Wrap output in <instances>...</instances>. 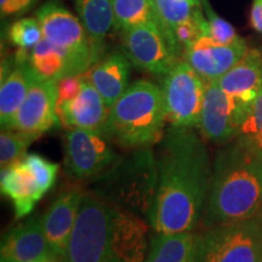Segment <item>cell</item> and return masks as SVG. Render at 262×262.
I'll return each mask as SVG.
<instances>
[{"instance_id":"cell-1","label":"cell","mask_w":262,"mask_h":262,"mask_svg":"<svg viewBox=\"0 0 262 262\" xmlns=\"http://www.w3.org/2000/svg\"><path fill=\"white\" fill-rule=\"evenodd\" d=\"M158 182L148 214L155 233L192 232L204 216L212 165L192 127L170 125L160 140Z\"/></svg>"},{"instance_id":"cell-2","label":"cell","mask_w":262,"mask_h":262,"mask_svg":"<svg viewBox=\"0 0 262 262\" xmlns=\"http://www.w3.org/2000/svg\"><path fill=\"white\" fill-rule=\"evenodd\" d=\"M262 204V150L237 136L216 153L203 226L254 219Z\"/></svg>"},{"instance_id":"cell-3","label":"cell","mask_w":262,"mask_h":262,"mask_svg":"<svg viewBox=\"0 0 262 262\" xmlns=\"http://www.w3.org/2000/svg\"><path fill=\"white\" fill-rule=\"evenodd\" d=\"M165 122L162 88L137 80L110 108L104 135L124 148H150L163 139Z\"/></svg>"},{"instance_id":"cell-4","label":"cell","mask_w":262,"mask_h":262,"mask_svg":"<svg viewBox=\"0 0 262 262\" xmlns=\"http://www.w3.org/2000/svg\"><path fill=\"white\" fill-rule=\"evenodd\" d=\"M101 180L102 185L93 193L114 206L148 217L158 182V165L149 148L135 149L127 158L118 159Z\"/></svg>"},{"instance_id":"cell-5","label":"cell","mask_w":262,"mask_h":262,"mask_svg":"<svg viewBox=\"0 0 262 262\" xmlns=\"http://www.w3.org/2000/svg\"><path fill=\"white\" fill-rule=\"evenodd\" d=\"M195 262H262V226L256 217L205 228L195 234Z\"/></svg>"},{"instance_id":"cell-6","label":"cell","mask_w":262,"mask_h":262,"mask_svg":"<svg viewBox=\"0 0 262 262\" xmlns=\"http://www.w3.org/2000/svg\"><path fill=\"white\" fill-rule=\"evenodd\" d=\"M113 205L95 193H84L68 244V262H114Z\"/></svg>"},{"instance_id":"cell-7","label":"cell","mask_w":262,"mask_h":262,"mask_svg":"<svg viewBox=\"0 0 262 262\" xmlns=\"http://www.w3.org/2000/svg\"><path fill=\"white\" fill-rule=\"evenodd\" d=\"M35 18L42 37L66 51L74 75L83 74L95 64L93 44L80 18L57 3L49 2L37 11Z\"/></svg>"},{"instance_id":"cell-8","label":"cell","mask_w":262,"mask_h":262,"mask_svg":"<svg viewBox=\"0 0 262 262\" xmlns=\"http://www.w3.org/2000/svg\"><path fill=\"white\" fill-rule=\"evenodd\" d=\"M205 86V81L187 62H176L163 79L166 122L175 126H198Z\"/></svg>"},{"instance_id":"cell-9","label":"cell","mask_w":262,"mask_h":262,"mask_svg":"<svg viewBox=\"0 0 262 262\" xmlns=\"http://www.w3.org/2000/svg\"><path fill=\"white\" fill-rule=\"evenodd\" d=\"M104 134L85 129H71L64 137L66 172L74 180H93L102 176L118 160Z\"/></svg>"},{"instance_id":"cell-10","label":"cell","mask_w":262,"mask_h":262,"mask_svg":"<svg viewBox=\"0 0 262 262\" xmlns=\"http://www.w3.org/2000/svg\"><path fill=\"white\" fill-rule=\"evenodd\" d=\"M126 56L135 67L150 74L165 75L179 60L158 24H142L123 29Z\"/></svg>"},{"instance_id":"cell-11","label":"cell","mask_w":262,"mask_h":262,"mask_svg":"<svg viewBox=\"0 0 262 262\" xmlns=\"http://www.w3.org/2000/svg\"><path fill=\"white\" fill-rule=\"evenodd\" d=\"M232 103L233 122L239 131L262 91V51L251 49L217 80Z\"/></svg>"},{"instance_id":"cell-12","label":"cell","mask_w":262,"mask_h":262,"mask_svg":"<svg viewBox=\"0 0 262 262\" xmlns=\"http://www.w3.org/2000/svg\"><path fill=\"white\" fill-rule=\"evenodd\" d=\"M57 83L37 79L19 107L10 129L22 131L38 139L52 126L60 125L56 112Z\"/></svg>"},{"instance_id":"cell-13","label":"cell","mask_w":262,"mask_h":262,"mask_svg":"<svg viewBox=\"0 0 262 262\" xmlns=\"http://www.w3.org/2000/svg\"><path fill=\"white\" fill-rule=\"evenodd\" d=\"M248 51L244 39L234 44L222 45L203 35L191 48L185 50V61L205 83L219 80Z\"/></svg>"},{"instance_id":"cell-14","label":"cell","mask_w":262,"mask_h":262,"mask_svg":"<svg viewBox=\"0 0 262 262\" xmlns=\"http://www.w3.org/2000/svg\"><path fill=\"white\" fill-rule=\"evenodd\" d=\"M2 262H54L45 237L42 217L31 216L6 233L0 249Z\"/></svg>"},{"instance_id":"cell-15","label":"cell","mask_w":262,"mask_h":262,"mask_svg":"<svg viewBox=\"0 0 262 262\" xmlns=\"http://www.w3.org/2000/svg\"><path fill=\"white\" fill-rule=\"evenodd\" d=\"M83 195L79 189L60 193L42 216V228L55 261L66 258Z\"/></svg>"},{"instance_id":"cell-16","label":"cell","mask_w":262,"mask_h":262,"mask_svg":"<svg viewBox=\"0 0 262 262\" xmlns=\"http://www.w3.org/2000/svg\"><path fill=\"white\" fill-rule=\"evenodd\" d=\"M148 226L135 212L113 205L112 255L114 262H143L148 254Z\"/></svg>"},{"instance_id":"cell-17","label":"cell","mask_w":262,"mask_h":262,"mask_svg":"<svg viewBox=\"0 0 262 262\" xmlns=\"http://www.w3.org/2000/svg\"><path fill=\"white\" fill-rule=\"evenodd\" d=\"M198 126L202 135L215 145H227L238 136V129L233 122L231 100L217 80L206 83L204 103Z\"/></svg>"},{"instance_id":"cell-18","label":"cell","mask_w":262,"mask_h":262,"mask_svg":"<svg viewBox=\"0 0 262 262\" xmlns=\"http://www.w3.org/2000/svg\"><path fill=\"white\" fill-rule=\"evenodd\" d=\"M57 117L68 129H85L104 134L110 108L85 75L80 94L73 101L56 104Z\"/></svg>"},{"instance_id":"cell-19","label":"cell","mask_w":262,"mask_h":262,"mask_svg":"<svg viewBox=\"0 0 262 262\" xmlns=\"http://www.w3.org/2000/svg\"><path fill=\"white\" fill-rule=\"evenodd\" d=\"M130 62L125 52L113 51L85 72L108 108L112 107L129 88Z\"/></svg>"},{"instance_id":"cell-20","label":"cell","mask_w":262,"mask_h":262,"mask_svg":"<svg viewBox=\"0 0 262 262\" xmlns=\"http://www.w3.org/2000/svg\"><path fill=\"white\" fill-rule=\"evenodd\" d=\"M2 194L12 202L16 219L29 215L35 203L44 195L37 180L24 163L17 162L2 170Z\"/></svg>"},{"instance_id":"cell-21","label":"cell","mask_w":262,"mask_h":262,"mask_svg":"<svg viewBox=\"0 0 262 262\" xmlns=\"http://www.w3.org/2000/svg\"><path fill=\"white\" fill-rule=\"evenodd\" d=\"M29 62L16 63L5 78H2L0 88V123L3 129H10L12 120L27 97L31 86L37 80Z\"/></svg>"},{"instance_id":"cell-22","label":"cell","mask_w":262,"mask_h":262,"mask_svg":"<svg viewBox=\"0 0 262 262\" xmlns=\"http://www.w3.org/2000/svg\"><path fill=\"white\" fill-rule=\"evenodd\" d=\"M74 4L90 37L96 63L102 58L104 39L111 29L117 28L112 3L111 0H74Z\"/></svg>"},{"instance_id":"cell-23","label":"cell","mask_w":262,"mask_h":262,"mask_svg":"<svg viewBox=\"0 0 262 262\" xmlns=\"http://www.w3.org/2000/svg\"><path fill=\"white\" fill-rule=\"evenodd\" d=\"M28 62L40 80L58 83L66 77L74 75L71 60L66 51L45 38L31 51Z\"/></svg>"},{"instance_id":"cell-24","label":"cell","mask_w":262,"mask_h":262,"mask_svg":"<svg viewBox=\"0 0 262 262\" xmlns=\"http://www.w3.org/2000/svg\"><path fill=\"white\" fill-rule=\"evenodd\" d=\"M195 234L192 232L160 234L150 238L148 254L143 262H188L194 254Z\"/></svg>"},{"instance_id":"cell-25","label":"cell","mask_w":262,"mask_h":262,"mask_svg":"<svg viewBox=\"0 0 262 262\" xmlns=\"http://www.w3.org/2000/svg\"><path fill=\"white\" fill-rule=\"evenodd\" d=\"M201 5V0H153L159 27L165 33L179 57L182 51L173 40V31L180 24L192 18Z\"/></svg>"},{"instance_id":"cell-26","label":"cell","mask_w":262,"mask_h":262,"mask_svg":"<svg viewBox=\"0 0 262 262\" xmlns=\"http://www.w3.org/2000/svg\"><path fill=\"white\" fill-rule=\"evenodd\" d=\"M118 29H126L142 24H158L155 6L150 0H111Z\"/></svg>"},{"instance_id":"cell-27","label":"cell","mask_w":262,"mask_h":262,"mask_svg":"<svg viewBox=\"0 0 262 262\" xmlns=\"http://www.w3.org/2000/svg\"><path fill=\"white\" fill-rule=\"evenodd\" d=\"M37 137L14 129H3L0 135V166L5 170L21 162L26 150Z\"/></svg>"},{"instance_id":"cell-28","label":"cell","mask_w":262,"mask_h":262,"mask_svg":"<svg viewBox=\"0 0 262 262\" xmlns=\"http://www.w3.org/2000/svg\"><path fill=\"white\" fill-rule=\"evenodd\" d=\"M202 9L205 16L204 35L209 37L217 44L229 45L241 41L242 39L235 33L233 26L225 21L212 10L209 0H201Z\"/></svg>"},{"instance_id":"cell-29","label":"cell","mask_w":262,"mask_h":262,"mask_svg":"<svg viewBox=\"0 0 262 262\" xmlns=\"http://www.w3.org/2000/svg\"><path fill=\"white\" fill-rule=\"evenodd\" d=\"M9 40L18 48V50L31 52L42 38L41 27L37 18L26 17L15 21L8 32Z\"/></svg>"},{"instance_id":"cell-30","label":"cell","mask_w":262,"mask_h":262,"mask_svg":"<svg viewBox=\"0 0 262 262\" xmlns=\"http://www.w3.org/2000/svg\"><path fill=\"white\" fill-rule=\"evenodd\" d=\"M22 163L31 170L33 176L45 193L54 186L58 171V165L56 163H52L44 157L35 155V153L25 156Z\"/></svg>"},{"instance_id":"cell-31","label":"cell","mask_w":262,"mask_h":262,"mask_svg":"<svg viewBox=\"0 0 262 262\" xmlns=\"http://www.w3.org/2000/svg\"><path fill=\"white\" fill-rule=\"evenodd\" d=\"M238 136L262 150V91L258 95L248 117L239 127Z\"/></svg>"},{"instance_id":"cell-32","label":"cell","mask_w":262,"mask_h":262,"mask_svg":"<svg viewBox=\"0 0 262 262\" xmlns=\"http://www.w3.org/2000/svg\"><path fill=\"white\" fill-rule=\"evenodd\" d=\"M85 81V73L70 75L57 83V103L73 101L80 94Z\"/></svg>"},{"instance_id":"cell-33","label":"cell","mask_w":262,"mask_h":262,"mask_svg":"<svg viewBox=\"0 0 262 262\" xmlns=\"http://www.w3.org/2000/svg\"><path fill=\"white\" fill-rule=\"evenodd\" d=\"M38 0H0L2 16L21 15L33 8Z\"/></svg>"},{"instance_id":"cell-34","label":"cell","mask_w":262,"mask_h":262,"mask_svg":"<svg viewBox=\"0 0 262 262\" xmlns=\"http://www.w3.org/2000/svg\"><path fill=\"white\" fill-rule=\"evenodd\" d=\"M250 25L255 31L262 33V0H253L250 12Z\"/></svg>"},{"instance_id":"cell-35","label":"cell","mask_w":262,"mask_h":262,"mask_svg":"<svg viewBox=\"0 0 262 262\" xmlns=\"http://www.w3.org/2000/svg\"><path fill=\"white\" fill-rule=\"evenodd\" d=\"M255 217L258 220V222H260L261 224V226H262V204H261V206H260V210H258V212H257V215L255 216Z\"/></svg>"},{"instance_id":"cell-36","label":"cell","mask_w":262,"mask_h":262,"mask_svg":"<svg viewBox=\"0 0 262 262\" xmlns=\"http://www.w3.org/2000/svg\"><path fill=\"white\" fill-rule=\"evenodd\" d=\"M188 262H195V260H194V257H192V258H191V260H189Z\"/></svg>"},{"instance_id":"cell-37","label":"cell","mask_w":262,"mask_h":262,"mask_svg":"<svg viewBox=\"0 0 262 262\" xmlns=\"http://www.w3.org/2000/svg\"><path fill=\"white\" fill-rule=\"evenodd\" d=\"M62 262H63V261H62ZM64 262H68V261H64Z\"/></svg>"},{"instance_id":"cell-38","label":"cell","mask_w":262,"mask_h":262,"mask_svg":"<svg viewBox=\"0 0 262 262\" xmlns=\"http://www.w3.org/2000/svg\"><path fill=\"white\" fill-rule=\"evenodd\" d=\"M150 2H152V3H153V0H150Z\"/></svg>"}]
</instances>
